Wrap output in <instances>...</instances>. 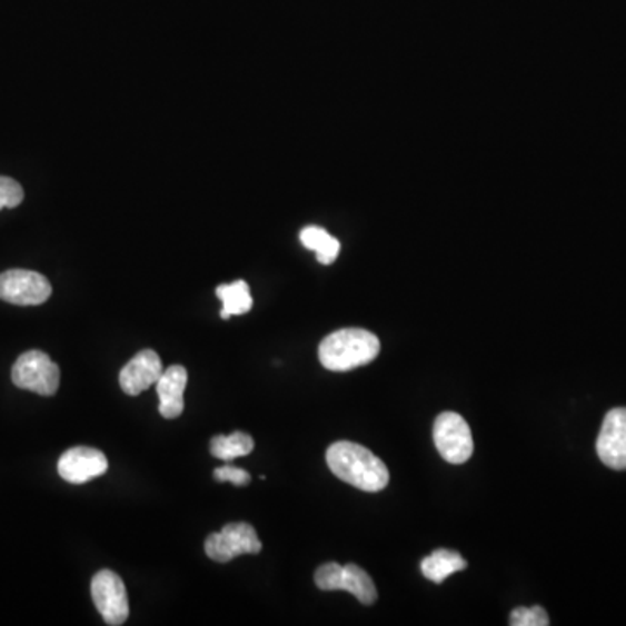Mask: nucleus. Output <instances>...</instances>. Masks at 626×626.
Segmentation results:
<instances>
[{"label": "nucleus", "mask_w": 626, "mask_h": 626, "mask_svg": "<svg viewBox=\"0 0 626 626\" xmlns=\"http://www.w3.org/2000/svg\"><path fill=\"white\" fill-rule=\"evenodd\" d=\"M329 470L360 491H384L390 480L387 465L360 444L339 440L326 453Z\"/></svg>", "instance_id": "f257e3e1"}, {"label": "nucleus", "mask_w": 626, "mask_h": 626, "mask_svg": "<svg viewBox=\"0 0 626 626\" xmlns=\"http://www.w3.org/2000/svg\"><path fill=\"white\" fill-rule=\"evenodd\" d=\"M378 336L359 328L339 329L319 345V360L328 371L345 372L371 364L379 356Z\"/></svg>", "instance_id": "f03ea898"}, {"label": "nucleus", "mask_w": 626, "mask_h": 626, "mask_svg": "<svg viewBox=\"0 0 626 626\" xmlns=\"http://www.w3.org/2000/svg\"><path fill=\"white\" fill-rule=\"evenodd\" d=\"M12 384L39 396H54L60 387V367L44 351H24L12 366Z\"/></svg>", "instance_id": "7ed1b4c3"}, {"label": "nucleus", "mask_w": 626, "mask_h": 626, "mask_svg": "<svg viewBox=\"0 0 626 626\" xmlns=\"http://www.w3.org/2000/svg\"><path fill=\"white\" fill-rule=\"evenodd\" d=\"M316 585L324 592H348L366 606H371L378 598L371 576L356 564H347V566H339L336 563L324 564L316 570Z\"/></svg>", "instance_id": "20e7f679"}, {"label": "nucleus", "mask_w": 626, "mask_h": 626, "mask_svg": "<svg viewBox=\"0 0 626 626\" xmlns=\"http://www.w3.org/2000/svg\"><path fill=\"white\" fill-rule=\"evenodd\" d=\"M437 451L451 465H463L474 455V437L467 419L458 413L446 411L437 416L434 425Z\"/></svg>", "instance_id": "39448f33"}, {"label": "nucleus", "mask_w": 626, "mask_h": 626, "mask_svg": "<svg viewBox=\"0 0 626 626\" xmlns=\"http://www.w3.org/2000/svg\"><path fill=\"white\" fill-rule=\"evenodd\" d=\"M206 555L215 563H230L240 555H256L261 552V541L255 527L248 523L227 524L220 533H212L206 539Z\"/></svg>", "instance_id": "423d86ee"}, {"label": "nucleus", "mask_w": 626, "mask_h": 626, "mask_svg": "<svg viewBox=\"0 0 626 626\" xmlns=\"http://www.w3.org/2000/svg\"><path fill=\"white\" fill-rule=\"evenodd\" d=\"M91 595L107 625H125L129 618V600L125 582L119 575L110 569L100 570L92 578Z\"/></svg>", "instance_id": "0eeeda50"}, {"label": "nucleus", "mask_w": 626, "mask_h": 626, "mask_svg": "<svg viewBox=\"0 0 626 626\" xmlns=\"http://www.w3.org/2000/svg\"><path fill=\"white\" fill-rule=\"evenodd\" d=\"M51 282L32 270H8L0 274V299L20 307H36L48 301Z\"/></svg>", "instance_id": "6e6552de"}, {"label": "nucleus", "mask_w": 626, "mask_h": 626, "mask_svg": "<svg viewBox=\"0 0 626 626\" xmlns=\"http://www.w3.org/2000/svg\"><path fill=\"white\" fill-rule=\"evenodd\" d=\"M597 455L606 467L626 470V407L607 413L598 434Z\"/></svg>", "instance_id": "1a4fd4ad"}, {"label": "nucleus", "mask_w": 626, "mask_h": 626, "mask_svg": "<svg viewBox=\"0 0 626 626\" xmlns=\"http://www.w3.org/2000/svg\"><path fill=\"white\" fill-rule=\"evenodd\" d=\"M108 459L95 447H72L61 455L58 474L70 484H86L107 474Z\"/></svg>", "instance_id": "9d476101"}, {"label": "nucleus", "mask_w": 626, "mask_h": 626, "mask_svg": "<svg viewBox=\"0 0 626 626\" xmlns=\"http://www.w3.org/2000/svg\"><path fill=\"white\" fill-rule=\"evenodd\" d=\"M162 372H165V367H162V360L156 351L141 350L122 367L119 376L120 388L128 396H140L159 381Z\"/></svg>", "instance_id": "9b49d317"}, {"label": "nucleus", "mask_w": 626, "mask_h": 626, "mask_svg": "<svg viewBox=\"0 0 626 626\" xmlns=\"http://www.w3.org/2000/svg\"><path fill=\"white\" fill-rule=\"evenodd\" d=\"M188 372L183 366H171L165 369L157 381V396H159V411L166 419L181 416L185 409L183 394L187 388Z\"/></svg>", "instance_id": "f8f14e48"}, {"label": "nucleus", "mask_w": 626, "mask_h": 626, "mask_svg": "<svg viewBox=\"0 0 626 626\" xmlns=\"http://www.w3.org/2000/svg\"><path fill=\"white\" fill-rule=\"evenodd\" d=\"M463 569H467V560L463 559L461 555L455 550L440 548V550H435L434 554L421 560V573H424L425 578L437 583V585Z\"/></svg>", "instance_id": "ddd939ff"}, {"label": "nucleus", "mask_w": 626, "mask_h": 626, "mask_svg": "<svg viewBox=\"0 0 626 626\" xmlns=\"http://www.w3.org/2000/svg\"><path fill=\"white\" fill-rule=\"evenodd\" d=\"M216 295L223 301L221 319L227 320L231 316H244L252 308L251 291H249V286L244 280L218 286Z\"/></svg>", "instance_id": "4468645a"}, {"label": "nucleus", "mask_w": 626, "mask_h": 626, "mask_svg": "<svg viewBox=\"0 0 626 626\" xmlns=\"http://www.w3.org/2000/svg\"><path fill=\"white\" fill-rule=\"evenodd\" d=\"M299 240L305 248L316 251L317 260L322 265L335 264L338 258L341 244L338 239L329 236L328 231L320 227H307L299 233Z\"/></svg>", "instance_id": "2eb2a0df"}, {"label": "nucleus", "mask_w": 626, "mask_h": 626, "mask_svg": "<svg viewBox=\"0 0 626 626\" xmlns=\"http://www.w3.org/2000/svg\"><path fill=\"white\" fill-rule=\"evenodd\" d=\"M255 440L251 435L244 431H233L230 435H216L211 440V455L223 461H233L236 458L251 455Z\"/></svg>", "instance_id": "dca6fc26"}, {"label": "nucleus", "mask_w": 626, "mask_h": 626, "mask_svg": "<svg viewBox=\"0 0 626 626\" xmlns=\"http://www.w3.org/2000/svg\"><path fill=\"white\" fill-rule=\"evenodd\" d=\"M510 625L548 626L550 619H548L547 610L543 609L541 606L517 607V609L511 610Z\"/></svg>", "instance_id": "f3484780"}, {"label": "nucleus", "mask_w": 626, "mask_h": 626, "mask_svg": "<svg viewBox=\"0 0 626 626\" xmlns=\"http://www.w3.org/2000/svg\"><path fill=\"white\" fill-rule=\"evenodd\" d=\"M23 188L17 180L0 176V209L18 208L23 202Z\"/></svg>", "instance_id": "a211bd4d"}, {"label": "nucleus", "mask_w": 626, "mask_h": 626, "mask_svg": "<svg viewBox=\"0 0 626 626\" xmlns=\"http://www.w3.org/2000/svg\"><path fill=\"white\" fill-rule=\"evenodd\" d=\"M212 477H215L216 483H231L233 486H248V484L251 483L249 471L242 470V468L231 467V465L216 468Z\"/></svg>", "instance_id": "6ab92c4d"}]
</instances>
